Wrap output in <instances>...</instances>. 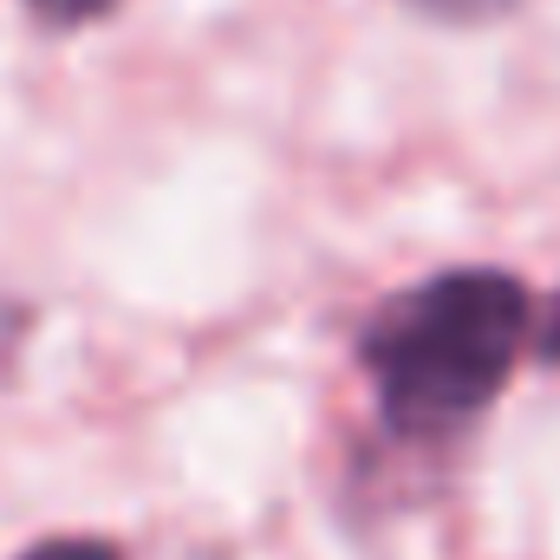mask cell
Instances as JSON below:
<instances>
[{"mask_svg":"<svg viewBox=\"0 0 560 560\" xmlns=\"http://www.w3.org/2000/svg\"><path fill=\"white\" fill-rule=\"evenodd\" d=\"M20 560H125L112 541H92V535H66V541H39Z\"/></svg>","mask_w":560,"mask_h":560,"instance_id":"2","label":"cell"},{"mask_svg":"<svg viewBox=\"0 0 560 560\" xmlns=\"http://www.w3.org/2000/svg\"><path fill=\"white\" fill-rule=\"evenodd\" d=\"M423 7H436V13H450V20H482V13H495V7H509V0H423Z\"/></svg>","mask_w":560,"mask_h":560,"instance_id":"4","label":"cell"},{"mask_svg":"<svg viewBox=\"0 0 560 560\" xmlns=\"http://www.w3.org/2000/svg\"><path fill=\"white\" fill-rule=\"evenodd\" d=\"M46 20H59V26H79V20H98L112 0H33Z\"/></svg>","mask_w":560,"mask_h":560,"instance_id":"3","label":"cell"},{"mask_svg":"<svg viewBox=\"0 0 560 560\" xmlns=\"http://www.w3.org/2000/svg\"><path fill=\"white\" fill-rule=\"evenodd\" d=\"M528 287L495 268H456L385 300L359 339V365L398 436H456L509 385L528 346Z\"/></svg>","mask_w":560,"mask_h":560,"instance_id":"1","label":"cell"},{"mask_svg":"<svg viewBox=\"0 0 560 560\" xmlns=\"http://www.w3.org/2000/svg\"><path fill=\"white\" fill-rule=\"evenodd\" d=\"M535 346H541V359H555V365H560V293H555V306L541 313V332H535Z\"/></svg>","mask_w":560,"mask_h":560,"instance_id":"5","label":"cell"}]
</instances>
